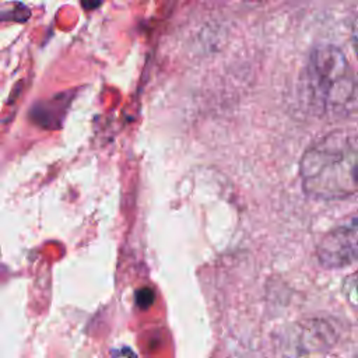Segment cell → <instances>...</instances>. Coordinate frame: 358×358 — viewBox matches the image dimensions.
<instances>
[{
	"mask_svg": "<svg viewBox=\"0 0 358 358\" xmlns=\"http://www.w3.org/2000/svg\"><path fill=\"white\" fill-rule=\"evenodd\" d=\"M303 192L319 200L358 196V133L331 131L303 152L299 162Z\"/></svg>",
	"mask_w": 358,
	"mask_h": 358,
	"instance_id": "obj_1",
	"label": "cell"
},
{
	"mask_svg": "<svg viewBox=\"0 0 358 358\" xmlns=\"http://www.w3.org/2000/svg\"><path fill=\"white\" fill-rule=\"evenodd\" d=\"M303 83L312 103L323 110L343 108L357 90V78L350 62L333 45H320L310 52Z\"/></svg>",
	"mask_w": 358,
	"mask_h": 358,
	"instance_id": "obj_2",
	"label": "cell"
},
{
	"mask_svg": "<svg viewBox=\"0 0 358 358\" xmlns=\"http://www.w3.org/2000/svg\"><path fill=\"white\" fill-rule=\"evenodd\" d=\"M316 256L324 268H343L358 262V215L329 231L317 243Z\"/></svg>",
	"mask_w": 358,
	"mask_h": 358,
	"instance_id": "obj_3",
	"label": "cell"
},
{
	"mask_svg": "<svg viewBox=\"0 0 358 358\" xmlns=\"http://www.w3.org/2000/svg\"><path fill=\"white\" fill-rule=\"evenodd\" d=\"M337 340V331L330 322L323 319H309L291 326L284 338L285 350L289 355L319 352L330 348Z\"/></svg>",
	"mask_w": 358,
	"mask_h": 358,
	"instance_id": "obj_4",
	"label": "cell"
},
{
	"mask_svg": "<svg viewBox=\"0 0 358 358\" xmlns=\"http://www.w3.org/2000/svg\"><path fill=\"white\" fill-rule=\"evenodd\" d=\"M343 291L345 294V298L348 299V302L358 309V273H354L351 275H348L344 280L343 284Z\"/></svg>",
	"mask_w": 358,
	"mask_h": 358,
	"instance_id": "obj_5",
	"label": "cell"
},
{
	"mask_svg": "<svg viewBox=\"0 0 358 358\" xmlns=\"http://www.w3.org/2000/svg\"><path fill=\"white\" fill-rule=\"evenodd\" d=\"M351 32H352V41H354L355 49H357V52H358V14L355 15V18H354V21H352Z\"/></svg>",
	"mask_w": 358,
	"mask_h": 358,
	"instance_id": "obj_6",
	"label": "cell"
},
{
	"mask_svg": "<svg viewBox=\"0 0 358 358\" xmlns=\"http://www.w3.org/2000/svg\"><path fill=\"white\" fill-rule=\"evenodd\" d=\"M99 3H101V0H83V4H84L87 8H94V7H96Z\"/></svg>",
	"mask_w": 358,
	"mask_h": 358,
	"instance_id": "obj_7",
	"label": "cell"
},
{
	"mask_svg": "<svg viewBox=\"0 0 358 358\" xmlns=\"http://www.w3.org/2000/svg\"><path fill=\"white\" fill-rule=\"evenodd\" d=\"M246 1H253V3H263V1H268V0H246Z\"/></svg>",
	"mask_w": 358,
	"mask_h": 358,
	"instance_id": "obj_8",
	"label": "cell"
}]
</instances>
